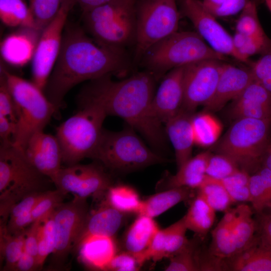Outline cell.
Segmentation results:
<instances>
[{
  "mask_svg": "<svg viewBox=\"0 0 271 271\" xmlns=\"http://www.w3.org/2000/svg\"><path fill=\"white\" fill-rule=\"evenodd\" d=\"M132 66V56L128 52L100 46L82 27L66 23L60 50L44 92L58 109L65 96L76 85L105 75H122Z\"/></svg>",
  "mask_w": 271,
  "mask_h": 271,
  "instance_id": "1",
  "label": "cell"
},
{
  "mask_svg": "<svg viewBox=\"0 0 271 271\" xmlns=\"http://www.w3.org/2000/svg\"><path fill=\"white\" fill-rule=\"evenodd\" d=\"M111 75L90 80L81 90L78 103L93 102L107 115L119 117L139 132L157 150L164 149L163 123L155 115L152 101L157 80L150 72H137L119 81Z\"/></svg>",
  "mask_w": 271,
  "mask_h": 271,
  "instance_id": "2",
  "label": "cell"
},
{
  "mask_svg": "<svg viewBox=\"0 0 271 271\" xmlns=\"http://www.w3.org/2000/svg\"><path fill=\"white\" fill-rule=\"evenodd\" d=\"M137 0H111L82 13L83 28L100 46L118 52L134 49Z\"/></svg>",
  "mask_w": 271,
  "mask_h": 271,
  "instance_id": "3",
  "label": "cell"
},
{
  "mask_svg": "<svg viewBox=\"0 0 271 271\" xmlns=\"http://www.w3.org/2000/svg\"><path fill=\"white\" fill-rule=\"evenodd\" d=\"M208 59L225 61L196 31L179 30L151 46L139 65L158 80L171 70Z\"/></svg>",
  "mask_w": 271,
  "mask_h": 271,
  "instance_id": "4",
  "label": "cell"
},
{
  "mask_svg": "<svg viewBox=\"0 0 271 271\" xmlns=\"http://www.w3.org/2000/svg\"><path fill=\"white\" fill-rule=\"evenodd\" d=\"M1 72L16 105L17 121L13 143L24 149L34 134L43 130L58 109L32 81L11 73L2 65Z\"/></svg>",
  "mask_w": 271,
  "mask_h": 271,
  "instance_id": "5",
  "label": "cell"
},
{
  "mask_svg": "<svg viewBox=\"0 0 271 271\" xmlns=\"http://www.w3.org/2000/svg\"><path fill=\"white\" fill-rule=\"evenodd\" d=\"M80 110L57 127L62 162L67 166L91 158L101 136L107 116L103 107L93 102L79 104Z\"/></svg>",
  "mask_w": 271,
  "mask_h": 271,
  "instance_id": "6",
  "label": "cell"
},
{
  "mask_svg": "<svg viewBox=\"0 0 271 271\" xmlns=\"http://www.w3.org/2000/svg\"><path fill=\"white\" fill-rule=\"evenodd\" d=\"M131 126L118 131L103 128L91 158L114 171L128 172L168 160L149 148Z\"/></svg>",
  "mask_w": 271,
  "mask_h": 271,
  "instance_id": "7",
  "label": "cell"
},
{
  "mask_svg": "<svg viewBox=\"0 0 271 271\" xmlns=\"http://www.w3.org/2000/svg\"><path fill=\"white\" fill-rule=\"evenodd\" d=\"M270 126L271 118L236 119L218 144L217 152L229 157L248 172L261 163Z\"/></svg>",
  "mask_w": 271,
  "mask_h": 271,
  "instance_id": "8",
  "label": "cell"
},
{
  "mask_svg": "<svg viewBox=\"0 0 271 271\" xmlns=\"http://www.w3.org/2000/svg\"><path fill=\"white\" fill-rule=\"evenodd\" d=\"M45 177L28 160L23 149L14 143H1L0 203L13 207L29 194L40 192Z\"/></svg>",
  "mask_w": 271,
  "mask_h": 271,
  "instance_id": "9",
  "label": "cell"
},
{
  "mask_svg": "<svg viewBox=\"0 0 271 271\" xmlns=\"http://www.w3.org/2000/svg\"><path fill=\"white\" fill-rule=\"evenodd\" d=\"M136 15L134 66L151 46L178 31L182 17L177 0L137 1Z\"/></svg>",
  "mask_w": 271,
  "mask_h": 271,
  "instance_id": "10",
  "label": "cell"
},
{
  "mask_svg": "<svg viewBox=\"0 0 271 271\" xmlns=\"http://www.w3.org/2000/svg\"><path fill=\"white\" fill-rule=\"evenodd\" d=\"M75 0H61L60 9L42 31L32 59V82L44 91L58 56L67 17Z\"/></svg>",
  "mask_w": 271,
  "mask_h": 271,
  "instance_id": "11",
  "label": "cell"
},
{
  "mask_svg": "<svg viewBox=\"0 0 271 271\" xmlns=\"http://www.w3.org/2000/svg\"><path fill=\"white\" fill-rule=\"evenodd\" d=\"M88 207L87 198L75 196L53 212L56 231V245L52 257L54 267H62L74 249L89 214Z\"/></svg>",
  "mask_w": 271,
  "mask_h": 271,
  "instance_id": "12",
  "label": "cell"
},
{
  "mask_svg": "<svg viewBox=\"0 0 271 271\" xmlns=\"http://www.w3.org/2000/svg\"><path fill=\"white\" fill-rule=\"evenodd\" d=\"M182 17L188 19L195 31L216 52L244 63L235 50L233 38L200 0H177Z\"/></svg>",
  "mask_w": 271,
  "mask_h": 271,
  "instance_id": "13",
  "label": "cell"
},
{
  "mask_svg": "<svg viewBox=\"0 0 271 271\" xmlns=\"http://www.w3.org/2000/svg\"><path fill=\"white\" fill-rule=\"evenodd\" d=\"M216 59L195 62L185 67L182 109L192 113L213 97L223 63Z\"/></svg>",
  "mask_w": 271,
  "mask_h": 271,
  "instance_id": "14",
  "label": "cell"
},
{
  "mask_svg": "<svg viewBox=\"0 0 271 271\" xmlns=\"http://www.w3.org/2000/svg\"><path fill=\"white\" fill-rule=\"evenodd\" d=\"M51 181L65 193L83 198L99 195L111 187L109 176L95 164L77 163L61 168Z\"/></svg>",
  "mask_w": 271,
  "mask_h": 271,
  "instance_id": "15",
  "label": "cell"
},
{
  "mask_svg": "<svg viewBox=\"0 0 271 271\" xmlns=\"http://www.w3.org/2000/svg\"><path fill=\"white\" fill-rule=\"evenodd\" d=\"M185 66L174 68L166 74L155 91L153 110L162 123H165L182 108Z\"/></svg>",
  "mask_w": 271,
  "mask_h": 271,
  "instance_id": "16",
  "label": "cell"
},
{
  "mask_svg": "<svg viewBox=\"0 0 271 271\" xmlns=\"http://www.w3.org/2000/svg\"><path fill=\"white\" fill-rule=\"evenodd\" d=\"M30 163L51 181L61 169V149L55 136L43 130L34 134L23 149Z\"/></svg>",
  "mask_w": 271,
  "mask_h": 271,
  "instance_id": "17",
  "label": "cell"
},
{
  "mask_svg": "<svg viewBox=\"0 0 271 271\" xmlns=\"http://www.w3.org/2000/svg\"><path fill=\"white\" fill-rule=\"evenodd\" d=\"M254 79L250 68L238 67L224 62L215 93L204 106L210 110L220 109L236 98Z\"/></svg>",
  "mask_w": 271,
  "mask_h": 271,
  "instance_id": "18",
  "label": "cell"
},
{
  "mask_svg": "<svg viewBox=\"0 0 271 271\" xmlns=\"http://www.w3.org/2000/svg\"><path fill=\"white\" fill-rule=\"evenodd\" d=\"M230 113L236 119H270L271 94L254 80L234 99Z\"/></svg>",
  "mask_w": 271,
  "mask_h": 271,
  "instance_id": "19",
  "label": "cell"
},
{
  "mask_svg": "<svg viewBox=\"0 0 271 271\" xmlns=\"http://www.w3.org/2000/svg\"><path fill=\"white\" fill-rule=\"evenodd\" d=\"M192 113L181 109L165 124V132L174 148L178 169L191 158L194 144Z\"/></svg>",
  "mask_w": 271,
  "mask_h": 271,
  "instance_id": "20",
  "label": "cell"
},
{
  "mask_svg": "<svg viewBox=\"0 0 271 271\" xmlns=\"http://www.w3.org/2000/svg\"><path fill=\"white\" fill-rule=\"evenodd\" d=\"M124 213L109 204L107 200L88 215L77 239L74 249H77L82 240L91 235L112 237L121 226Z\"/></svg>",
  "mask_w": 271,
  "mask_h": 271,
  "instance_id": "21",
  "label": "cell"
},
{
  "mask_svg": "<svg viewBox=\"0 0 271 271\" xmlns=\"http://www.w3.org/2000/svg\"><path fill=\"white\" fill-rule=\"evenodd\" d=\"M227 270L271 271V244L254 236L243 251L227 260Z\"/></svg>",
  "mask_w": 271,
  "mask_h": 271,
  "instance_id": "22",
  "label": "cell"
},
{
  "mask_svg": "<svg viewBox=\"0 0 271 271\" xmlns=\"http://www.w3.org/2000/svg\"><path fill=\"white\" fill-rule=\"evenodd\" d=\"M38 31L25 28L7 36L1 44L2 58L7 63L23 66L32 59L39 38Z\"/></svg>",
  "mask_w": 271,
  "mask_h": 271,
  "instance_id": "23",
  "label": "cell"
},
{
  "mask_svg": "<svg viewBox=\"0 0 271 271\" xmlns=\"http://www.w3.org/2000/svg\"><path fill=\"white\" fill-rule=\"evenodd\" d=\"M159 229L153 218L139 215L125 234L124 245L126 251L134 255L142 265L145 262L144 254Z\"/></svg>",
  "mask_w": 271,
  "mask_h": 271,
  "instance_id": "24",
  "label": "cell"
},
{
  "mask_svg": "<svg viewBox=\"0 0 271 271\" xmlns=\"http://www.w3.org/2000/svg\"><path fill=\"white\" fill-rule=\"evenodd\" d=\"M82 261L97 269L105 270L116 254V246L112 237L91 235L83 239L78 245Z\"/></svg>",
  "mask_w": 271,
  "mask_h": 271,
  "instance_id": "25",
  "label": "cell"
},
{
  "mask_svg": "<svg viewBox=\"0 0 271 271\" xmlns=\"http://www.w3.org/2000/svg\"><path fill=\"white\" fill-rule=\"evenodd\" d=\"M210 155L208 152H203L190 158L178 169L175 175L169 177L165 182L164 189L180 187L198 188L206 175Z\"/></svg>",
  "mask_w": 271,
  "mask_h": 271,
  "instance_id": "26",
  "label": "cell"
},
{
  "mask_svg": "<svg viewBox=\"0 0 271 271\" xmlns=\"http://www.w3.org/2000/svg\"><path fill=\"white\" fill-rule=\"evenodd\" d=\"M191 189L188 187L172 188L155 194L142 201L138 213L156 217L179 203L188 200L192 194Z\"/></svg>",
  "mask_w": 271,
  "mask_h": 271,
  "instance_id": "27",
  "label": "cell"
},
{
  "mask_svg": "<svg viewBox=\"0 0 271 271\" xmlns=\"http://www.w3.org/2000/svg\"><path fill=\"white\" fill-rule=\"evenodd\" d=\"M215 211L200 195L197 194L184 216L187 229L200 236H204L214 222Z\"/></svg>",
  "mask_w": 271,
  "mask_h": 271,
  "instance_id": "28",
  "label": "cell"
},
{
  "mask_svg": "<svg viewBox=\"0 0 271 271\" xmlns=\"http://www.w3.org/2000/svg\"><path fill=\"white\" fill-rule=\"evenodd\" d=\"M0 18L7 26L36 30L32 13L23 0H0Z\"/></svg>",
  "mask_w": 271,
  "mask_h": 271,
  "instance_id": "29",
  "label": "cell"
},
{
  "mask_svg": "<svg viewBox=\"0 0 271 271\" xmlns=\"http://www.w3.org/2000/svg\"><path fill=\"white\" fill-rule=\"evenodd\" d=\"M236 208L237 214L232 230L238 254L252 242L255 236L256 225L252 218L251 209L248 206L241 205Z\"/></svg>",
  "mask_w": 271,
  "mask_h": 271,
  "instance_id": "30",
  "label": "cell"
},
{
  "mask_svg": "<svg viewBox=\"0 0 271 271\" xmlns=\"http://www.w3.org/2000/svg\"><path fill=\"white\" fill-rule=\"evenodd\" d=\"M249 186L253 208L261 212L271 202V170L262 167L250 176Z\"/></svg>",
  "mask_w": 271,
  "mask_h": 271,
  "instance_id": "31",
  "label": "cell"
},
{
  "mask_svg": "<svg viewBox=\"0 0 271 271\" xmlns=\"http://www.w3.org/2000/svg\"><path fill=\"white\" fill-rule=\"evenodd\" d=\"M191 125L194 144L206 147L214 144L221 131L219 121L208 113L193 116Z\"/></svg>",
  "mask_w": 271,
  "mask_h": 271,
  "instance_id": "32",
  "label": "cell"
},
{
  "mask_svg": "<svg viewBox=\"0 0 271 271\" xmlns=\"http://www.w3.org/2000/svg\"><path fill=\"white\" fill-rule=\"evenodd\" d=\"M232 224L228 225L220 221L212 231V240L208 249L211 254L225 260L237 254Z\"/></svg>",
  "mask_w": 271,
  "mask_h": 271,
  "instance_id": "33",
  "label": "cell"
},
{
  "mask_svg": "<svg viewBox=\"0 0 271 271\" xmlns=\"http://www.w3.org/2000/svg\"><path fill=\"white\" fill-rule=\"evenodd\" d=\"M198 194L215 211H225L233 203L220 180L206 175Z\"/></svg>",
  "mask_w": 271,
  "mask_h": 271,
  "instance_id": "34",
  "label": "cell"
},
{
  "mask_svg": "<svg viewBox=\"0 0 271 271\" xmlns=\"http://www.w3.org/2000/svg\"><path fill=\"white\" fill-rule=\"evenodd\" d=\"M25 234L26 231L11 234L8 232L6 225H0V252L1 256L5 259V270H11L24 252Z\"/></svg>",
  "mask_w": 271,
  "mask_h": 271,
  "instance_id": "35",
  "label": "cell"
},
{
  "mask_svg": "<svg viewBox=\"0 0 271 271\" xmlns=\"http://www.w3.org/2000/svg\"><path fill=\"white\" fill-rule=\"evenodd\" d=\"M106 200L113 207L125 213H138L142 201L133 188L125 185L110 187Z\"/></svg>",
  "mask_w": 271,
  "mask_h": 271,
  "instance_id": "36",
  "label": "cell"
},
{
  "mask_svg": "<svg viewBox=\"0 0 271 271\" xmlns=\"http://www.w3.org/2000/svg\"><path fill=\"white\" fill-rule=\"evenodd\" d=\"M232 38L235 50L245 63H250V56L262 55L271 48V39L266 35L250 36L235 32Z\"/></svg>",
  "mask_w": 271,
  "mask_h": 271,
  "instance_id": "37",
  "label": "cell"
},
{
  "mask_svg": "<svg viewBox=\"0 0 271 271\" xmlns=\"http://www.w3.org/2000/svg\"><path fill=\"white\" fill-rule=\"evenodd\" d=\"M240 13L235 25V32L250 36L266 35L259 21L257 4L254 0H250Z\"/></svg>",
  "mask_w": 271,
  "mask_h": 271,
  "instance_id": "38",
  "label": "cell"
},
{
  "mask_svg": "<svg viewBox=\"0 0 271 271\" xmlns=\"http://www.w3.org/2000/svg\"><path fill=\"white\" fill-rule=\"evenodd\" d=\"M53 212L42 219L39 228L37 261L40 268L55 248L56 231Z\"/></svg>",
  "mask_w": 271,
  "mask_h": 271,
  "instance_id": "39",
  "label": "cell"
},
{
  "mask_svg": "<svg viewBox=\"0 0 271 271\" xmlns=\"http://www.w3.org/2000/svg\"><path fill=\"white\" fill-rule=\"evenodd\" d=\"M250 175L241 169L233 174L220 180L233 202H250Z\"/></svg>",
  "mask_w": 271,
  "mask_h": 271,
  "instance_id": "40",
  "label": "cell"
},
{
  "mask_svg": "<svg viewBox=\"0 0 271 271\" xmlns=\"http://www.w3.org/2000/svg\"><path fill=\"white\" fill-rule=\"evenodd\" d=\"M187 229L184 217L164 229V258H170L185 247L189 241L186 236Z\"/></svg>",
  "mask_w": 271,
  "mask_h": 271,
  "instance_id": "41",
  "label": "cell"
},
{
  "mask_svg": "<svg viewBox=\"0 0 271 271\" xmlns=\"http://www.w3.org/2000/svg\"><path fill=\"white\" fill-rule=\"evenodd\" d=\"M196 240H189L180 251L170 257L166 271H198L197 243Z\"/></svg>",
  "mask_w": 271,
  "mask_h": 271,
  "instance_id": "42",
  "label": "cell"
},
{
  "mask_svg": "<svg viewBox=\"0 0 271 271\" xmlns=\"http://www.w3.org/2000/svg\"><path fill=\"white\" fill-rule=\"evenodd\" d=\"M61 3V0H30L29 8L37 31L42 33L58 13Z\"/></svg>",
  "mask_w": 271,
  "mask_h": 271,
  "instance_id": "43",
  "label": "cell"
},
{
  "mask_svg": "<svg viewBox=\"0 0 271 271\" xmlns=\"http://www.w3.org/2000/svg\"><path fill=\"white\" fill-rule=\"evenodd\" d=\"M66 194L57 188L55 190L43 192L42 197L31 211L33 221L42 220L50 215L63 203Z\"/></svg>",
  "mask_w": 271,
  "mask_h": 271,
  "instance_id": "44",
  "label": "cell"
},
{
  "mask_svg": "<svg viewBox=\"0 0 271 271\" xmlns=\"http://www.w3.org/2000/svg\"><path fill=\"white\" fill-rule=\"evenodd\" d=\"M241 169L238 164L229 157L218 153L211 155L207 165L206 174L221 180Z\"/></svg>",
  "mask_w": 271,
  "mask_h": 271,
  "instance_id": "45",
  "label": "cell"
},
{
  "mask_svg": "<svg viewBox=\"0 0 271 271\" xmlns=\"http://www.w3.org/2000/svg\"><path fill=\"white\" fill-rule=\"evenodd\" d=\"M249 64L254 79L271 94V48L256 61Z\"/></svg>",
  "mask_w": 271,
  "mask_h": 271,
  "instance_id": "46",
  "label": "cell"
},
{
  "mask_svg": "<svg viewBox=\"0 0 271 271\" xmlns=\"http://www.w3.org/2000/svg\"><path fill=\"white\" fill-rule=\"evenodd\" d=\"M0 115L7 117L17 122L16 105L13 97L9 90L4 74L0 75Z\"/></svg>",
  "mask_w": 271,
  "mask_h": 271,
  "instance_id": "47",
  "label": "cell"
},
{
  "mask_svg": "<svg viewBox=\"0 0 271 271\" xmlns=\"http://www.w3.org/2000/svg\"><path fill=\"white\" fill-rule=\"evenodd\" d=\"M142 265L138 259L128 251L115 254L106 267V270L136 271Z\"/></svg>",
  "mask_w": 271,
  "mask_h": 271,
  "instance_id": "48",
  "label": "cell"
},
{
  "mask_svg": "<svg viewBox=\"0 0 271 271\" xmlns=\"http://www.w3.org/2000/svg\"><path fill=\"white\" fill-rule=\"evenodd\" d=\"M250 0H226L221 4L207 9L216 18L234 15L240 13Z\"/></svg>",
  "mask_w": 271,
  "mask_h": 271,
  "instance_id": "49",
  "label": "cell"
},
{
  "mask_svg": "<svg viewBox=\"0 0 271 271\" xmlns=\"http://www.w3.org/2000/svg\"><path fill=\"white\" fill-rule=\"evenodd\" d=\"M43 192H35L29 194L17 202L12 208L10 218H13L26 213L31 212L41 198Z\"/></svg>",
  "mask_w": 271,
  "mask_h": 271,
  "instance_id": "50",
  "label": "cell"
},
{
  "mask_svg": "<svg viewBox=\"0 0 271 271\" xmlns=\"http://www.w3.org/2000/svg\"><path fill=\"white\" fill-rule=\"evenodd\" d=\"M42 221V220L34 221L26 230L24 250L37 258L38 249V232Z\"/></svg>",
  "mask_w": 271,
  "mask_h": 271,
  "instance_id": "51",
  "label": "cell"
},
{
  "mask_svg": "<svg viewBox=\"0 0 271 271\" xmlns=\"http://www.w3.org/2000/svg\"><path fill=\"white\" fill-rule=\"evenodd\" d=\"M34 222L31 212L26 213L18 217L9 218L6 228L8 232L17 235L25 232L27 227Z\"/></svg>",
  "mask_w": 271,
  "mask_h": 271,
  "instance_id": "52",
  "label": "cell"
},
{
  "mask_svg": "<svg viewBox=\"0 0 271 271\" xmlns=\"http://www.w3.org/2000/svg\"><path fill=\"white\" fill-rule=\"evenodd\" d=\"M16 129V122L6 116L0 115L1 143H13Z\"/></svg>",
  "mask_w": 271,
  "mask_h": 271,
  "instance_id": "53",
  "label": "cell"
},
{
  "mask_svg": "<svg viewBox=\"0 0 271 271\" xmlns=\"http://www.w3.org/2000/svg\"><path fill=\"white\" fill-rule=\"evenodd\" d=\"M39 268L37 257L24 250L11 270L32 271Z\"/></svg>",
  "mask_w": 271,
  "mask_h": 271,
  "instance_id": "54",
  "label": "cell"
},
{
  "mask_svg": "<svg viewBox=\"0 0 271 271\" xmlns=\"http://www.w3.org/2000/svg\"><path fill=\"white\" fill-rule=\"evenodd\" d=\"M260 235L271 244V216L263 215L260 219Z\"/></svg>",
  "mask_w": 271,
  "mask_h": 271,
  "instance_id": "55",
  "label": "cell"
},
{
  "mask_svg": "<svg viewBox=\"0 0 271 271\" xmlns=\"http://www.w3.org/2000/svg\"><path fill=\"white\" fill-rule=\"evenodd\" d=\"M111 0H75L82 13L87 12L94 8L106 4Z\"/></svg>",
  "mask_w": 271,
  "mask_h": 271,
  "instance_id": "56",
  "label": "cell"
},
{
  "mask_svg": "<svg viewBox=\"0 0 271 271\" xmlns=\"http://www.w3.org/2000/svg\"><path fill=\"white\" fill-rule=\"evenodd\" d=\"M261 163L262 167L271 170V144H268L265 150Z\"/></svg>",
  "mask_w": 271,
  "mask_h": 271,
  "instance_id": "57",
  "label": "cell"
},
{
  "mask_svg": "<svg viewBox=\"0 0 271 271\" xmlns=\"http://www.w3.org/2000/svg\"><path fill=\"white\" fill-rule=\"evenodd\" d=\"M225 1L226 0H202V1L204 6L209 9L221 4Z\"/></svg>",
  "mask_w": 271,
  "mask_h": 271,
  "instance_id": "58",
  "label": "cell"
},
{
  "mask_svg": "<svg viewBox=\"0 0 271 271\" xmlns=\"http://www.w3.org/2000/svg\"><path fill=\"white\" fill-rule=\"evenodd\" d=\"M263 2H264L267 8L271 12V0H263Z\"/></svg>",
  "mask_w": 271,
  "mask_h": 271,
  "instance_id": "59",
  "label": "cell"
},
{
  "mask_svg": "<svg viewBox=\"0 0 271 271\" xmlns=\"http://www.w3.org/2000/svg\"><path fill=\"white\" fill-rule=\"evenodd\" d=\"M265 208H268V209L269 210V213L268 215L271 216V202L267 205Z\"/></svg>",
  "mask_w": 271,
  "mask_h": 271,
  "instance_id": "60",
  "label": "cell"
},
{
  "mask_svg": "<svg viewBox=\"0 0 271 271\" xmlns=\"http://www.w3.org/2000/svg\"><path fill=\"white\" fill-rule=\"evenodd\" d=\"M255 3L257 4H259L260 2H263V0H254Z\"/></svg>",
  "mask_w": 271,
  "mask_h": 271,
  "instance_id": "61",
  "label": "cell"
},
{
  "mask_svg": "<svg viewBox=\"0 0 271 271\" xmlns=\"http://www.w3.org/2000/svg\"><path fill=\"white\" fill-rule=\"evenodd\" d=\"M137 1H138V0H137Z\"/></svg>",
  "mask_w": 271,
  "mask_h": 271,
  "instance_id": "62",
  "label": "cell"
}]
</instances>
